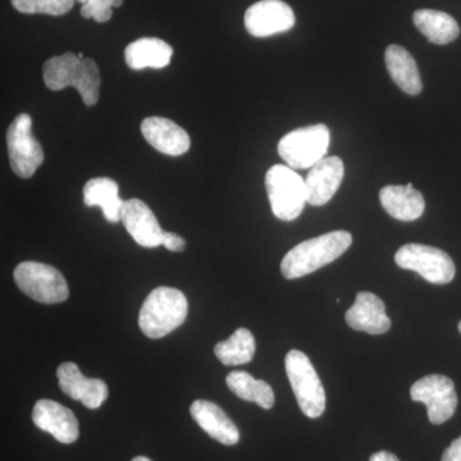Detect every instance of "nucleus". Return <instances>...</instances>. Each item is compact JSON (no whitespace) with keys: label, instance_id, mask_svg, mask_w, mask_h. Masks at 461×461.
<instances>
[{"label":"nucleus","instance_id":"f257e3e1","mask_svg":"<svg viewBox=\"0 0 461 461\" xmlns=\"http://www.w3.org/2000/svg\"><path fill=\"white\" fill-rule=\"evenodd\" d=\"M351 242L353 236L348 230H333L300 242L282 259V275L287 280L311 275L339 259L350 248Z\"/></svg>","mask_w":461,"mask_h":461},{"label":"nucleus","instance_id":"f03ea898","mask_svg":"<svg viewBox=\"0 0 461 461\" xmlns=\"http://www.w3.org/2000/svg\"><path fill=\"white\" fill-rule=\"evenodd\" d=\"M42 77L48 89L53 91L75 87L87 107L98 103L100 74L98 65L91 58L80 59L71 51L51 57L42 67Z\"/></svg>","mask_w":461,"mask_h":461},{"label":"nucleus","instance_id":"7ed1b4c3","mask_svg":"<svg viewBox=\"0 0 461 461\" xmlns=\"http://www.w3.org/2000/svg\"><path fill=\"white\" fill-rule=\"evenodd\" d=\"M189 304L186 296L177 288H154L142 303L139 326L149 339H162L186 321Z\"/></svg>","mask_w":461,"mask_h":461},{"label":"nucleus","instance_id":"20e7f679","mask_svg":"<svg viewBox=\"0 0 461 461\" xmlns=\"http://www.w3.org/2000/svg\"><path fill=\"white\" fill-rule=\"evenodd\" d=\"M266 189L273 214L285 222L295 221L308 203L305 180L288 166L276 165L268 169Z\"/></svg>","mask_w":461,"mask_h":461},{"label":"nucleus","instance_id":"39448f33","mask_svg":"<svg viewBox=\"0 0 461 461\" xmlns=\"http://www.w3.org/2000/svg\"><path fill=\"white\" fill-rule=\"evenodd\" d=\"M285 366L300 411L311 420H317L326 411V393L308 355L291 350L285 359Z\"/></svg>","mask_w":461,"mask_h":461},{"label":"nucleus","instance_id":"423d86ee","mask_svg":"<svg viewBox=\"0 0 461 461\" xmlns=\"http://www.w3.org/2000/svg\"><path fill=\"white\" fill-rule=\"evenodd\" d=\"M326 124H312L294 130L278 142V154L293 169L312 168L326 158L330 147Z\"/></svg>","mask_w":461,"mask_h":461},{"label":"nucleus","instance_id":"0eeeda50","mask_svg":"<svg viewBox=\"0 0 461 461\" xmlns=\"http://www.w3.org/2000/svg\"><path fill=\"white\" fill-rule=\"evenodd\" d=\"M14 282L25 295L42 304H58L69 296L68 285L62 273L54 267L38 262L18 264Z\"/></svg>","mask_w":461,"mask_h":461},{"label":"nucleus","instance_id":"6e6552de","mask_svg":"<svg viewBox=\"0 0 461 461\" xmlns=\"http://www.w3.org/2000/svg\"><path fill=\"white\" fill-rule=\"evenodd\" d=\"M395 262L400 268L417 272L433 285H447L454 280V260L441 249L421 244H406L397 250Z\"/></svg>","mask_w":461,"mask_h":461},{"label":"nucleus","instance_id":"1a4fd4ad","mask_svg":"<svg viewBox=\"0 0 461 461\" xmlns=\"http://www.w3.org/2000/svg\"><path fill=\"white\" fill-rule=\"evenodd\" d=\"M7 149L12 171L18 177L30 178L44 162V150L32 135V120L27 113L18 114L8 127Z\"/></svg>","mask_w":461,"mask_h":461},{"label":"nucleus","instance_id":"9d476101","mask_svg":"<svg viewBox=\"0 0 461 461\" xmlns=\"http://www.w3.org/2000/svg\"><path fill=\"white\" fill-rule=\"evenodd\" d=\"M412 402H423L429 409L432 424H442L453 418L457 408V395L453 379L442 375H430L412 384Z\"/></svg>","mask_w":461,"mask_h":461},{"label":"nucleus","instance_id":"9b49d317","mask_svg":"<svg viewBox=\"0 0 461 461\" xmlns=\"http://www.w3.org/2000/svg\"><path fill=\"white\" fill-rule=\"evenodd\" d=\"M245 27L256 38H268L295 26L293 8L282 0H260L245 14Z\"/></svg>","mask_w":461,"mask_h":461},{"label":"nucleus","instance_id":"f8f14e48","mask_svg":"<svg viewBox=\"0 0 461 461\" xmlns=\"http://www.w3.org/2000/svg\"><path fill=\"white\" fill-rule=\"evenodd\" d=\"M58 384L67 396L80 402L87 409H99L108 399V386L99 378L85 377L77 364L66 362L57 369Z\"/></svg>","mask_w":461,"mask_h":461},{"label":"nucleus","instance_id":"ddd939ff","mask_svg":"<svg viewBox=\"0 0 461 461\" xmlns=\"http://www.w3.org/2000/svg\"><path fill=\"white\" fill-rule=\"evenodd\" d=\"M32 420L39 429L50 433L60 444H74L80 437L74 412L53 400H39L33 406Z\"/></svg>","mask_w":461,"mask_h":461},{"label":"nucleus","instance_id":"4468645a","mask_svg":"<svg viewBox=\"0 0 461 461\" xmlns=\"http://www.w3.org/2000/svg\"><path fill=\"white\" fill-rule=\"evenodd\" d=\"M121 222L140 247L154 249L163 245L166 232L153 211L142 200L130 199L124 202Z\"/></svg>","mask_w":461,"mask_h":461},{"label":"nucleus","instance_id":"2eb2a0df","mask_svg":"<svg viewBox=\"0 0 461 461\" xmlns=\"http://www.w3.org/2000/svg\"><path fill=\"white\" fill-rule=\"evenodd\" d=\"M344 176V162L339 157L324 158L312 167L305 178L308 204L313 206L327 204L338 193Z\"/></svg>","mask_w":461,"mask_h":461},{"label":"nucleus","instance_id":"dca6fc26","mask_svg":"<svg viewBox=\"0 0 461 461\" xmlns=\"http://www.w3.org/2000/svg\"><path fill=\"white\" fill-rule=\"evenodd\" d=\"M140 129L145 140L159 153L169 157H180L189 151V133L168 118L158 115L145 118Z\"/></svg>","mask_w":461,"mask_h":461},{"label":"nucleus","instance_id":"f3484780","mask_svg":"<svg viewBox=\"0 0 461 461\" xmlns=\"http://www.w3.org/2000/svg\"><path fill=\"white\" fill-rule=\"evenodd\" d=\"M345 320L350 329L369 335H382L391 329L386 305L375 294L366 291L357 294L355 304L348 309Z\"/></svg>","mask_w":461,"mask_h":461},{"label":"nucleus","instance_id":"a211bd4d","mask_svg":"<svg viewBox=\"0 0 461 461\" xmlns=\"http://www.w3.org/2000/svg\"><path fill=\"white\" fill-rule=\"evenodd\" d=\"M190 414L200 429L215 441L226 446H233L240 441L238 427L217 403L196 400L190 406Z\"/></svg>","mask_w":461,"mask_h":461},{"label":"nucleus","instance_id":"6ab92c4d","mask_svg":"<svg viewBox=\"0 0 461 461\" xmlns=\"http://www.w3.org/2000/svg\"><path fill=\"white\" fill-rule=\"evenodd\" d=\"M379 200L391 217L402 222H412L423 214L426 208L420 191L415 190L412 184L388 185L379 191Z\"/></svg>","mask_w":461,"mask_h":461},{"label":"nucleus","instance_id":"aec40b11","mask_svg":"<svg viewBox=\"0 0 461 461\" xmlns=\"http://www.w3.org/2000/svg\"><path fill=\"white\" fill-rule=\"evenodd\" d=\"M171 45L157 38H141L127 45L124 59L135 71L145 68L162 69L171 63Z\"/></svg>","mask_w":461,"mask_h":461},{"label":"nucleus","instance_id":"412c9836","mask_svg":"<svg viewBox=\"0 0 461 461\" xmlns=\"http://www.w3.org/2000/svg\"><path fill=\"white\" fill-rule=\"evenodd\" d=\"M384 60L393 83L409 95H420L423 85L411 54L400 45H390L384 53Z\"/></svg>","mask_w":461,"mask_h":461},{"label":"nucleus","instance_id":"4be33fe9","mask_svg":"<svg viewBox=\"0 0 461 461\" xmlns=\"http://www.w3.org/2000/svg\"><path fill=\"white\" fill-rule=\"evenodd\" d=\"M84 203L86 206H100L108 222H120L124 202L120 198L117 182L112 178L96 177L87 181L84 186Z\"/></svg>","mask_w":461,"mask_h":461},{"label":"nucleus","instance_id":"5701e85b","mask_svg":"<svg viewBox=\"0 0 461 461\" xmlns=\"http://www.w3.org/2000/svg\"><path fill=\"white\" fill-rule=\"evenodd\" d=\"M412 23L433 44L446 45L460 35V27L455 18L435 9H418L412 14Z\"/></svg>","mask_w":461,"mask_h":461},{"label":"nucleus","instance_id":"b1692460","mask_svg":"<svg viewBox=\"0 0 461 461\" xmlns=\"http://www.w3.org/2000/svg\"><path fill=\"white\" fill-rule=\"evenodd\" d=\"M230 390L245 402H256L269 411L275 406L276 397L272 387L266 381H259L248 372H230L226 378Z\"/></svg>","mask_w":461,"mask_h":461},{"label":"nucleus","instance_id":"393cba45","mask_svg":"<svg viewBox=\"0 0 461 461\" xmlns=\"http://www.w3.org/2000/svg\"><path fill=\"white\" fill-rule=\"evenodd\" d=\"M256 354V339L247 329L235 330L226 341L218 342L214 355L224 366H235L250 363Z\"/></svg>","mask_w":461,"mask_h":461},{"label":"nucleus","instance_id":"a878e982","mask_svg":"<svg viewBox=\"0 0 461 461\" xmlns=\"http://www.w3.org/2000/svg\"><path fill=\"white\" fill-rule=\"evenodd\" d=\"M75 2L76 0H12V5L21 14L63 16L71 11Z\"/></svg>","mask_w":461,"mask_h":461},{"label":"nucleus","instance_id":"bb28decb","mask_svg":"<svg viewBox=\"0 0 461 461\" xmlns=\"http://www.w3.org/2000/svg\"><path fill=\"white\" fill-rule=\"evenodd\" d=\"M81 3V16L89 20L94 18L96 23H108L112 18V8L121 7L123 5V0H76Z\"/></svg>","mask_w":461,"mask_h":461},{"label":"nucleus","instance_id":"cd10ccee","mask_svg":"<svg viewBox=\"0 0 461 461\" xmlns=\"http://www.w3.org/2000/svg\"><path fill=\"white\" fill-rule=\"evenodd\" d=\"M163 247L168 249L169 251H173V253H182L186 249V241L177 233L166 232L165 239H163Z\"/></svg>","mask_w":461,"mask_h":461},{"label":"nucleus","instance_id":"c85d7f7f","mask_svg":"<svg viewBox=\"0 0 461 461\" xmlns=\"http://www.w3.org/2000/svg\"><path fill=\"white\" fill-rule=\"evenodd\" d=\"M441 461H461V436L446 448Z\"/></svg>","mask_w":461,"mask_h":461},{"label":"nucleus","instance_id":"c756f323","mask_svg":"<svg viewBox=\"0 0 461 461\" xmlns=\"http://www.w3.org/2000/svg\"><path fill=\"white\" fill-rule=\"evenodd\" d=\"M369 461H400L396 455L388 453V451H378L373 454Z\"/></svg>","mask_w":461,"mask_h":461},{"label":"nucleus","instance_id":"7c9ffc66","mask_svg":"<svg viewBox=\"0 0 461 461\" xmlns=\"http://www.w3.org/2000/svg\"><path fill=\"white\" fill-rule=\"evenodd\" d=\"M131 461H151V460L149 459V457H145V456H136V457H133V459Z\"/></svg>","mask_w":461,"mask_h":461},{"label":"nucleus","instance_id":"2f4dec72","mask_svg":"<svg viewBox=\"0 0 461 461\" xmlns=\"http://www.w3.org/2000/svg\"><path fill=\"white\" fill-rule=\"evenodd\" d=\"M459 330H460V333H461V321L459 323Z\"/></svg>","mask_w":461,"mask_h":461}]
</instances>
